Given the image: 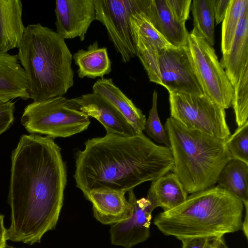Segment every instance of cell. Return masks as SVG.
Wrapping results in <instances>:
<instances>
[{
  "label": "cell",
  "mask_w": 248,
  "mask_h": 248,
  "mask_svg": "<svg viewBox=\"0 0 248 248\" xmlns=\"http://www.w3.org/2000/svg\"></svg>",
  "instance_id": "cell-37"
},
{
  "label": "cell",
  "mask_w": 248,
  "mask_h": 248,
  "mask_svg": "<svg viewBox=\"0 0 248 248\" xmlns=\"http://www.w3.org/2000/svg\"><path fill=\"white\" fill-rule=\"evenodd\" d=\"M214 0H194L191 5L194 29L211 46L215 44Z\"/></svg>",
  "instance_id": "cell-24"
},
{
  "label": "cell",
  "mask_w": 248,
  "mask_h": 248,
  "mask_svg": "<svg viewBox=\"0 0 248 248\" xmlns=\"http://www.w3.org/2000/svg\"><path fill=\"white\" fill-rule=\"evenodd\" d=\"M0 96L29 99L27 78L17 55L0 52Z\"/></svg>",
  "instance_id": "cell-18"
},
{
  "label": "cell",
  "mask_w": 248,
  "mask_h": 248,
  "mask_svg": "<svg viewBox=\"0 0 248 248\" xmlns=\"http://www.w3.org/2000/svg\"><path fill=\"white\" fill-rule=\"evenodd\" d=\"M248 205H244V211H245V215H244V219L242 221V230H243L244 233L246 237L248 239Z\"/></svg>",
  "instance_id": "cell-34"
},
{
  "label": "cell",
  "mask_w": 248,
  "mask_h": 248,
  "mask_svg": "<svg viewBox=\"0 0 248 248\" xmlns=\"http://www.w3.org/2000/svg\"><path fill=\"white\" fill-rule=\"evenodd\" d=\"M168 5L175 18L180 22H186L189 18L191 0H166Z\"/></svg>",
  "instance_id": "cell-30"
},
{
  "label": "cell",
  "mask_w": 248,
  "mask_h": 248,
  "mask_svg": "<svg viewBox=\"0 0 248 248\" xmlns=\"http://www.w3.org/2000/svg\"><path fill=\"white\" fill-rule=\"evenodd\" d=\"M73 59L78 67V76L80 78H101L111 71L107 48L99 47L97 41L91 44L86 49H78L73 54Z\"/></svg>",
  "instance_id": "cell-21"
},
{
  "label": "cell",
  "mask_w": 248,
  "mask_h": 248,
  "mask_svg": "<svg viewBox=\"0 0 248 248\" xmlns=\"http://www.w3.org/2000/svg\"><path fill=\"white\" fill-rule=\"evenodd\" d=\"M233 86L248 64V10L242 17L229 52L220 62Z\"/></svg>",
  "instance_id": "cell-19"
},
{
  "label": "cell",
  "mask_w": 248,
  "mask_h": 248,
  "mask_svg": "<svg viewBox=\"0 0 248 248\" xmlns=\"http://www.w3.org/2000/svg\"><path fill=\"white\" fill-rule=\"evenodd\" d=\"M211 238H190L179 239L182 243V248H204Z\"/></svg>",
  "instance_id": "cell-32"
},
{
  "label": "cell",
  "mask_w": 248,
  "mask_h": 248,
  "mask_svg": "<svg viewBox=\"0 0 248 248\" xmlns=\"http://www.w3.org/2000/svg\"><path fill=\"white\" fill-rule=\"evenodd\" d=\"M170 117L185 126L226 140L231 135L224 108L205 95L169 93Z\"/></svg>",
  "instance_id": "cell-7"
},
{
  "label": "cell",
  "mask_w": 248,
  "mask_h": 248,
  "mask_svg": "<svg viewBox=\"0 0 248 248\" xmlns=\"http://www.w3.org/2000/svg\"><path fill=\"white\" fill-rule=\"evenodd\" d=\"M233 89L232 106L238 127L248 121V64L243 69Z\"/></svg>",
  "instance_id": "cell-26"
},
{
  "label": "cell",
  "mask_w": 248,
  "mask_h": 248,
  "mask_svg": "<svg viewBox=\"0 0 248 248\" xmlns=\"http://www.w3.org/2000/svg\"><path fill=\"white\" fill-rule=\"evenodd\" d=\"M187 193L174 173H169L153 181L147 198L154 209L161 207L163 211L171 210L183 202Z\"/></svg>",
  "instance_id": "cell-20"
},
{
  "label": "cell",
  "mask_w": 248,
  "mask_h": 248,
  "mask_svg": "<svg viewBox=\"0 0 248 248\" xmlns=\"http://www.w3.org/2000/svg\"><path fill=\"white\" fill-rule=\"evenodd\" d=\"M81 111L98 121L106 134L131 137L138 134L129 122L107 99L94 93L82 94L72 99Z\"/></svg>",
  "instance_id": "cell-13"
},
{
  "label": "cell",
  "mask_w": 248,
  "mask_h": 248,
  "mask_svg": "<svg viewBox=\"0 0 248 248\" xmlns=\"http://www.w3.org/2000/svg\"><path fill=\"white\" fill-rule=\"evenodd\" d=\"M157 93L154 90L152 107L145 123L143 131L155 142L170 147L169 138L166 130L161 123L157 109Z\"/></svg>",
  "instance_id": "cell-28"
},
{
  "label": "cell",
  "mask_w": 248,
  "mask_h": 248,
  "mask_svg": "<svg viewBox=\"0 0 248 248\" xmlns=\"http://www.w3.org/2000/svg\"><path fill=\"white\" fill-rule=\"evenodd\" d=\"M125 192L110 189L91 190L85 198L93 204L95 219L105 225H113L129 218L133 206L126 200Z\"/></svg>",
  "instance_id": "cell-15"
},
{
  "label": "cell",
  "mask_w": 248,
  "mask_h": 248,
  "mask_svg": "<svg viewBox=\"0 0 248 248\" xmlns=\"http://www.w3.org/2000/svg\"><path fill=\"white\" fill-rule=\"evenodd\" d=\"M93 93L109 102L129 122L138 134L143 133L146 116L113 82L111 78L98 79L93 85Z\"/></svg>",
  "instance_id": "cell-17"
},
{
  "label": "cell",
  "mask_w": 248,
  "mask_h": 248,
  "mask_svg": "<svg viewBox=\"0 0 248 248\" xmlns=\"http://www.w3.org/2000/svg\"><path fill=\"white\" fill-rule=\"evenodd\" d=\"M244 206L220 187L191 194L176 207L156 216L154 224L164 235L181 238H218L242 230Z\"/></svg>",
  "instance_id": "cell-3"
},
{
  "label": "cell",
  "mask_w": 248,
  "mask_h": 248,
  "mask_svg": "<svg viewBox=\"0 0 248 248\" xmlns=\"http://www.w3.org/2000/svg\"><path fill=\"white\" fill-rule=\"evenodd\" d=\"M187 46L204 95L224 109L231 107L234 89L213 47L194 29Z\"/></svg>",
  "instance_id": "cell-8"
},
{
  "label": "cell",
  "mask_w": 248,
  "mask_h": 248,
  "mask_svg": "<svg viewBox=\"0 0 248 248\" xmlns=\"http://www.w3.org/2000/svg\"><path fill=\"white\" fill-rule=\"evenodd\" d=\"M96 20L106 28L110 41L124 63L136 56L127 0H94Z\"/></svg>",
  "instance_id": "cell-9"
},
{
  "label": "cell",
  "mask_w": 248,
  "mask_h": 248,
  "mask_svg": "<svg viewBox=\"0 0 248 248\" xmlns=\"http://www.w3.org/2000/svg\"><path fill=\"white\" fill-rule=\"evenodd\" d=\"M53 139L23 135L11 155L6 239L30 245L55 229L63 205L67 169Z\"/></svg>",
  "instance_id": "cell-1"
},
{
  "label": "cell",
  "mask_w": 248,
  "mask_h": 248,
  "mask_svg": "<svg viewBox=\"0 0 248 248\" xmlns=\"http://www.w3.org/2000/svg\"><path fill=\"white\" fill-rule=\"evenodd\" d=\"M17 56L33 101L63 96L73 86V55L65 40L48 27L27 25Z\"/></svg>",
  "instance_id": "cell-4"
},
{
  "label": "cell",
  "mask_w": 248,
  "mask_h": 248,
  "mask_svg": "<svg viewBox=\"0 0 248 248\" xmlns=\"http://www.w3.org/2000/svg\"><path fill=\"white\" fill-rule=\"evenodd\" d=\"M6 229L4 225V216L0 214V248L6 246Z\"/></svg>",
  "instance_id": "cell-33"
},
{
  "label": "cell",
  "mask_w": 248,
  "mask_h": 248,
  "mask_svg": "<svg viewBox=\"0 0 248 248\" xmlns=\"http://www.w3.org/2000/svg\"><path fill=\"white\" fill-rule=\"evenodd\" d=\"M136 56L139 58L150 81L162 85L159 69L160 50L152 41L132 31Z\"/></svg>",
  "instance_id": "cell-23"
},
{
  "label": "cell",
  "mask_w": 248,
  "mask_h": 248,
  "mask_svg": "<svg viewBox=\"0 0 248 248\" xmlns=\"http://www.w3.org/2000/svg\"><path fill=\"white\" fill-rule=\"evenodd\" d=\"M0 97L2 98V97H0Z\"/></svg>",
  "instance_id": "cell-36"
},
{
  "label": "cell",
  "mask_w": 248,
  "mask_h": 248,
  "mask_svg": "<svg viewBox=\"0 0 248 248\" xmlns=\"http://www.w3.org/2000/svg\"><path fill=\"white\" fill-rule=\"evenodd\" d=\"M174 161L172 170L187 194L213 186L231 159L225 141L187 128L171 117L165 124Z\"/></svg>",
  "instance_id": "cell-5"
},
{
  "label": "cell",
  "mask_w": 248,
  "mask_h": 248,
  "mask_svg": "<svg viewBox=\"0 0 248 248\" xmlns=\"http://www.w3.org/2000/svg\"><path fill=\"white\" fill-rule=\"evenodd\" d=\"M20 0H0V52L18 47L26 27Z\"/></svg>",
  "instance_id": "cell-16"
},
{
  "label": "cell",
  "mask_w": 248,
  "mask_h": 248,
  "mask_svg": "<svg viewBox=\"0 0 248 248\" xmlns=\"http://www.w3.org/2000/svg\"><path fill=\"white\" fill-rule=\"evenodd\" d=\"M56 32L62 38L84 40L96 20L94 0H57L55 1Z\"/></svg>",
  "instance_id": "cell-12"
},
{
  "label": "cell",
  "mask_w": 248,
  "mask_h": 248,
  "mask_svg": "<svg viewBox=\"0 0 248 248\" xmlns=\"http://www.w3.org/2000/svg\"><path fill=\"white\" fill-rule=\"evenodd\" d=\"M248 164L230 159L221 170L217 180L218 186L233 194L248 205Z\"/></svg>",
  "instance_id": "cell-22"
},
{
  "label": "cell",
  "mask_w": 248,
  "mask_h": 248,
  "mask_svg": "<svg viewBox=\"0 0 248 248\" xmlns=\"http://www.w3.org/2000/svg\"><path fill=\"white\" fill-rule=\"evenodd\" d=\"M15 108L13 100L0 97V135L12 125Z\"/></svg>",
  "instance_id": "cell-29"
},
{
  "label": "cell",
  "mask_w": 248,
  "mask_h": 248,
  "mask_svg": "<svg viewBox=\"0 0 248 248\" xmlns=\"http://www.w3.org/2000/svg\"><path fill=\"white\" fill-rule=\"evenodd\" d=\"M129 202L133 210L128 219L111 225V244L131 248L147 240L150 235L152 213L155 209L146 198L137 199L133 190L128 191Z\"/></svg>",
  "instance_id": "cell-11"
},
{
  "label": "cell",
  "mask_w": 248,
  "mask_h": 248,
  "mask_svg": "<svg viewBox=\"0 0 248 248\" xmlns=\"http://www.w3.org/2000/svg\"><path fill=\"white\" fill-rule=\"evenodd\" d=\"M225 144L231 159L248 164V121L238 126L225 141Z\"/></svg>",
  "instance_id": "cell-27"
},
{
  "label": "cell",
  "mask_w": 248,
  "mask_h": 248,
  "mask_svg": "<svg viewBox=\"0 0 248 248\" xmlns=\"http://www.w3.org/2000/svg\"><path fill=\"white\" fill-rule=\"evenodd\" d=\"M139 9L155 29L174 47L186 46L188 32L185 22L178 21L171 13L166 0H136Z\"/></svg>",
  "instance_id": "cell-14"
},
{
  "label": "cell",
  "mask_w": 248,
  "mask_h": 248,
  "mask_svg": "<svg viewBox=\"0 0 248 248\" xmlns=\"http://www.w3.org/2000/svg\"><path fill=\"white\" fill-rule=\"evenodd\" d=\"M20 122L29 133L52 139L81 133L91 123L89 117L73 99L63 96L33 101L25 108Z\"/></svg>",
  "instance_id": "cell-6"
},
{
  "label": "cell",
  "mask_w": 248,
  "mask_h": 248,
  "mask_svg": "<svg viewBox=\"0 0 248 248\" xmlns=\"http://www.w3.org/2000/svg\"><path fill=\"white\" fill-rule=\"evenodd\" d=\"M230 1L231 0H214L213 10L215 21L217 24L222 22Z\"/></svg>",
  "instance_id": "cell-31"
},
{
  "label": "cell",
  "mask_w": 248,
  "mask_h": 248,
  "mask_svg": "<svg viewBox=\"0 0 248 248\" xmlns=\"http://www.w3.org/2000/svg\"><path fill=\"white\" fill-rule=\"evenodd\" d=\"M159 69L161 86L169 93L204 94L187 45L161 50Z\"/></svg>",
  "instance_id": "cell-10"
},
{
  "label": "cell",
  "mask_w": 248,
  "mask_h": 248,
  "mask_svg": "<svg viewBox=\"0 0 248 248\" xmlns=\"http://www.w3.org/2000/svg\"><path fill=\"white\" fill-rule=\"evenodd\" d=\"M10 248H14L13 247H10Z\"/></svg>",
  "instance_id": "cell-35"
},
{
  "label": "cell",
  "mask_w": 248,
  "mask_h": 248,
  "mask_svg": "<svg viewBox=\"0 0 248 248\" xmlns=\"http://www.w3.org/2000/svg\"><path fill=\"white\" fill-rule=\"evenodd\" d=\"M248 10V0H231L222 21L221 51L222 54L230 50L240 21Z\"/></svg>",
  "instance_id": "cell-25"
},
{
  "label": "cell",
  "mask_w": 248,
  "mask_h": 248,
  "mask_svg": "<svg viewBox=\"0 0 248 248\" xmlns=\"http://www.w3.org/2000/svg\"><path fill=\"white\" fill-rule=\"evenodd\" d=\"M75 155L74 178L84 197L104 188L124 192L154 181L172 170L170 148L158 145L143 133L131 137L106 134L88 140Z\"/></svg>",
  "instance_id": "cell-2"
}]
</instances>
